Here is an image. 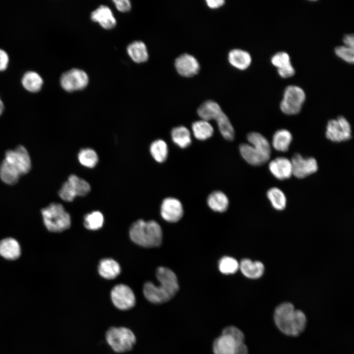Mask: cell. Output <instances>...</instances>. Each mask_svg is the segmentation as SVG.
I'll return each instance as SVG.
<instances>
[{
    "label": "cell",
    "mask_w": 354,
    "mask_h": 354,
    "mask_svg": "<svg viewBox=\"0 0 354 354\" xmlns=\"http://www.w3.org/2000/svg\"><path fill=\"white\" fill-rule=\"evenodd\" d=\"M156 275L159 285L156 286L149 281L145 283L143 293L148 301L159 304L171 300L178 292L179 285L176 275L167 267H159Z\"/></svg>",
    "instance_id": "1"
},
{
    "label": "cell",
    "mask_w": 354,
    "mask_h": 354,
    "mask_svg": "<svg viewBox=\"0 0 354 354\" xmlns=\"http://www.w3.org/2000/svg\"><path fill=\"white\" fill-rule=\"evenodd\" d=\"M274 319L279 329L290 336H297L304 330L306 324L305 314L300 310H295L290 302H284L275 309Z\"/></svg>",
    "instance_id": "2"
},
{
    "label": "cell",
    "mask_w": 354,
    "mask_h": 354,
    "mask_svg": "<svg viewBox=\"0 0 354 354\" xmlns=\"http://www.w3.org/2000/svg\"><path fill=\"white\" fill-rule=\"evenodd\" d=\"M247 139L250 144H242L239 146V151L243 159L253 166H261L266 163L271 154L268 140L256 132L248 133Z\"/></svg>",
    "instance_id": "3"
},
{
    "label": "cell",
    "mask_w": 354,
    "mask_h": 354,
    "mask_svg": "<svg viewBox=\"0 0 354 354\" xmlns=\"http://www.w3.org/2000/svg\"><path fill=\"white\" fill-rule=\"evenodd\" d=\"M129 236L134 243L148 248L159 246L162 239L161 228L154 220L135 221L130 226Z\"/></svg>",
    "instance_id": "4"
},
{
    "label": "cell",
    "mask_w": 354,
    "mask_h": 354,
    "mask_svg": "<svg viewBox=\"0 0 354 354\" xmlns=\"http://www.w3.org/2000/svg\"><path fill=\"white\" fill-rule=\"evenodd\" d=\"M198 115L203 120L216 121L219 129L223 137L231 141L234 138V129L228 118L215 102L207 100L204 102L197 110Z\"/></svg>",
    "instance_id": "5"
},
{
    "label": "cell",
    "mask_w": 354,
    "mask_h": 354,
    "mask_svg": "<svg viewBox=\"0 0 354 354\" xmlns=\"http://www.w3.org/2000/svg\"><path fill=\"white\" fill-rule=\"evenodd\" d=\"M41 213L44 224L50 232H61L70 226V216L60 204L52 203L42 208Z\"/></svg>",
    "instance_id": "6"
},
{
    "label": "cell",
    "mask_w": 354,
    "mask_h": 354,
    "mask_svg": "<svg viewBox=\"0 0 354 354\" xmlns=\"http://www.w3.org/2000/svg\"><path fill=\"white\" fill-rule=\"evenodd\" d=\"M106 340L111 348L117 353L130 351L136 341L133 332L125 327H111L106 332Z\"/></svg>",
    "instance_id": "7"
},
{
    "label": "cell",
    "mask_w": 354,
    "mask_h": 354,
    "mask_svg": "<svg viewBox=\"0 0 354 354\" xmlns=\"http://www.w3.org/2000/svg\"><path fill=\"white\" fill-rule=\"evenodd\" d=\"M305 92L300 87L291 85L285 88L280 104L283 113L288 115L298 114L305 100Z\"/></svg>",
    "instance_id": "8"
},
{
    "label": "cell",
    "mask_w": 354,
    "mask_h": 354,
    "mask_svg": "<svg viewBox=\"0 0 354 354\" xmlns=\"http://www.w3.org/2000/svg\"><path fill=\"white\" fill-rule=\"evenodd\" d=\"M351 126L347 119L339 116L336 119L329 120L326 126L325 135L327 139L334 142H341L350 140Z\"/></svg>",
    "instance_id": "9"
},
{
    "label": "cell",
    "mask_w": 354,
    "mask_h": 354,
    "mask_svg": "<svg viewBox=\"0 0 354 354\" xmlns=\"http://www.w3.org/2000/svg\"><path fill=\"white\" fill-rule=\"evenodd\" d=\"M88 77L82 70L73 68L63 73L60 78V84L66 91L72 92L84 89L88 85Z\"/></svg>",
    "instance_id": "10"
},
{
    "label": "cell",
    "mask_w": 354,
    "mask_h": 354,
    "mask_svg": "<svg viewBox=\"0 0 354 354\" xmlns=\"http://www.w3.org/2000/svg\"><path fill=\"white\" fill-rule=\"evenodd\" d=\"M4 160L16 169L21 175L27 174L31 169L30 156L23 146H19L13 150H7Z\"/></svg>",
    "instance_id": "11"
},
{
    "label": "cell",
    "mask_w": 354,
    "mask_h": 354,
    "mask_svg": "<svg viewBox=\"0 0 354 354\" xmlns=\"http://www.w3.org/2000/svg\"><path fill=\"white\" fill-rule=\"evenodd\" d=\"M111 297L113 304L121 310L133 308L136 303L135 295L128 286L124 284L115 286L111 291Z\"/></svg>",
    "instance_id": "12"
},
{
    "label": "cell",
    "mask_w": 354,
    "mask_h": 354,
    "mask_svg": "<svg viewBox=\"0 0 354 354\" xmlns=\"http://www.w3.org/2000/svg\"><path fill=\"white\" fill-rule=\"evenodd\" d=\"M291 161L293 175L298 178H303L315 173L318 169V163L313 157L305 158L299 153L293 156Z\"/></svg>",
    "instance_id": "13"
},
{
    "label": "cell",
    "mask_w": 354,
    "mask_h": 354,
    "mask_svg": "<svg viewBox=\"0 0 354 354\" xmlns=\"http://www.w3.org/2000/svg\"><path fill=\"white\" fill-rule=\"evenodd\" d=\"M183 209L180 202L174 198L165 199L161 206V215L166 221L174 223L178 221L182 217Z\"/></svg>",
    "instance_id": "14"
},
{
    "label": "cell",
    "mask_w": 354,
    "mask_h": 354,
    "mask_svg": "<svg viewBox=\"0 0 354 354\" xmlns=\"http://www.w3.org/2000/svg\"><path fill=\"white\" fill-rule=\"evenodd\" d=\"M175 67L181 76L190 77L197 74L200 70L198 61L193 56L184 54L176 59Z\"/></svg>",
    "instance_id": "15"
},
{
    "label": "cell",
    "mask_w": 354,
    "mask_h": 354,
    "mask_svg": "<svg viewBox=\"0 0 354 354\" xmlns=\"http://www.w3.org/2000/svg\"><path fill=\"white\" fill-rule=\"evenodd\" d=\"M271 174L279 180H285L293 175L291 161L285 157H278L271 160L268 165Z\"/></svg>",
    "instance_id": "16"
},
{
    "label": "cell",
    "mask_w": 354,
    "mask_h": 354,
    "mask_svg": "<svg viewBox=\"0 0 354 354\" xmlns=\"http://www.w3.org/2000/svg\"><path fill=\"white\" fill-rule=\"evenodd\" d=\"M244 343H237L231 335L221 334L216 338L212 344L214 354H235L236 348Z\"/></svg>",
    "instance_id": "17"
},
{
    "label": "cell",
    "mask_w": 354,
    "mask_h": 354,
    "mask_svg": "<svg viewBox=\"0 0 354 354\" xmlns=\"http://www.w3.org/2000/svg\"><path fill=\"white\" fill-rule=\"evenodd\" d=\"M90 18L93 21L98 23L105 29H111L114 28L117 24L111 10L106 5H100L92 11Z\"/></svg>",
    "instance_id": "18"
},
{
    "label": "cell",
    "mask_w": 354,
    "mask_h": 354,
    "mask_svg": "<svg viewBox=\"0 0 354 354\" xmlns=\"http://www.w3.org/2000/svg\"><path fill=\"white\" fill-rule=\"evenodd\" d=\"M239 268L245 277L252 279L260 278L265 271V266L262 262L252 261L249 259H242L239 264Z\"/></svg>",
    "instance_id": "19"
},
{
    "label": "cell",
    "mask_w": 354,
    "mask_h": 354,
    "mask_svg": "<svg viewBox=\"0 0 354 354\" xmlns=\"http://www.w3.org/2000/svg\"><path fill=\"white\" fill-rule=\"evenodd\" d=\"M20 244L15 239L7 237L0 241V255L8 260H15L21 255Z\"/></svg>",
    "instance_id": "20"
},
{
    "label": "cell",
    "mask_w": 354,
    "mask_h": 354,
    "mask_svg": "<svg viewBox=\"0 0 354 354\" xmlns=\"http://www.w3.org/2000/svg\"><path fill=\"white\" fill-rule=\"evenodd\" d=\"M228 59L232 65L241 70L247 69L252 61L251 57L247 52L237 49L229 52Z\"/></svg>",
    "instance_id": "21"
},
{
    "label": "cell",
    "mask_w": 354,
    "mask_h": 354,
    "mask_svg": "<svg viewBox=\"0 0 354 354\" xmlns=\"http://www.w3.org/2000/svg\"><path fill=\"white\" fill-rule=\"evenodd\" d=\"M23 87L30 92H37L40 90L43 84L42 77L34 71L25 72L21 79Z\"/></svg>",
    "instance_id": "22"
},
{
    "label": "cell",
    "mask_w": 354,
    "mask_h": 354,
    "mask_svg": "<svg viewBox=\"0 0 354 354\" xmlns=\"http://www.w3.org/2000/svg\"><path fill=\"white\" fill-rule=\"evenodd\" d=\"M99 274L106 279H113L120 272V267L118 262L112 259H102L98 265Z\"/></svg>",
    "instance_id": "23"
},
{
    "label": "cell",
    "mask_w": 354,
    "mask_h": 354,
    "mask_svg": "<svg viewBox=\"0 0 354 354\" xmlns=\"http://www.w3.org/2000/svg\"><path fill=\"white\" fill-rule=\"evenodd\" d=\"M292 139V135L289 130L279 129L276 131L273 136L272 145L276 150L285 152L288 150Z\"/></svg>",
    "instance_id": "24"
},
{
    "label": "cell",
    "mask_w": 354,
    "mask_h": 354,
    "mask_svg": "<svg viewBox=\"0 0 354 354\" xmlns=\"http://www.w3.org/2000/svg\"><path fill=\"white\" fill-rule=\"evenodd\" d=\"M207 202L209 207L214 211L223 212L229 206L227 196L220 191H215L208 197Z\"/></svg>",
    "instance_id": "25"
},
{
    "label": "cell",
    "mask_w": 354,
    "mask_h": 354,
    "mask_svg": "<svg viewBox=\"0 0 354 354\" xmlns=\"http://www.w3.org/2000/svg\"><path fill=\"white\" fill-rule=\"evenodd\" d=\"M127 51L128 55L133 61L137 63L146 61L148 54L146 45L142 41H136L130 44Z\"/></svg>",
    "instance_id": "26"
},
{
    "label": "cell",
    "mask_w": 354,
    "mask_h": 354,
    "mask_svg": "<svg viewBox=\"0 0 354 354\" xmlns=\"http://www.w3.org/2000/svg\"><path fill=\"white\" fill-rule=\"evenodd\" d=\"M21 175L10 164L3 160L0 165V177L5 183L13 185L17 183Z\"/></svg>",
    "instance_id": "27"
},
{
    "label": "cell",
    "mask_w": 354,
    "mask_h": 354,
    "mask_svg": "<svg viewBox=\"0 0 354 354\" xmlns=\"http://www.w3.org/2000/svg\"><path fill=\"white\" fill-rule=\"evenodd\" d=\"M171 137L173 141L180 148H185L191 143L190 133L183 126L174 128L171 131Z\"/></svg>",
    "instance_id": "28"
},
{
    "label": "cell",
    "mask_w": 354,
    "mask_h": 354,
    "mask_svg": "<svg viewBox=\"0 0 354 354\" xmlns=\"http://www.w3.org/2000/svg\"><path fill=\"white\" fill-rule=\"evenodd\" d=\"M77 158L82 166L89 169L94 168L98 162L97 153L90 148L81 149L78 152Z\"/></svg>",
    "instance_id": "29"
},
{
    "label": "cell",
    "mask_w": 354,
    "mask_h": 354,
    "mask_svg": "<svg viewBox=\"0 0 354 354\" xmlns=\"http://www.w3.org/2000/svg\"><path fill=\"white\" fill-rule=\"evenodd\" d=\"M192 129L195 137L199 140H205L213 134V129L207 121L200 120L192 123Z\"/></svg>",
    "instance_id": "30"
},
{
    "label": "cell",
    "mask_w": 354,
    "mask_h": 354,
    "mask_svg": "<svg viewBox=\"0 0 354 354\" xmlns=\"http://www.w3.org/2000/svg\"><path fill=\"white\" fill-rule=\"evenodd\" d=\"M272 207L277 210H282L286 207L287 199L284 192L279 188L272 187L266 193Z\"/></svg>",
    "instance_id": "31"
},
{
    "label": "cell",
    "mask_w": 354,
    "mask_h": 354,
    "mask_svg": "<svg viewBox=\"0 0 354 354\" xmlns=\"http://www.w3.org/2000/svg\"><path fill=\"white\" fill-rule=\"evenodd\" d=\"M67 181L72 187L77 196H85L88 194L91 190L89 183L85 179L72 174L70 175Z\"/></svg>",
    "instance_id": "32"
},
{
    "label": "cell",
    "mask_w": 354,
    "mask_h": 354,
    "mask_svg": "<svg viewBox=\"0 0 354 354\" xmlns=\"http://www.w3.org/2000/svg\"><path fill=\"white\" fill-rule=\"evenodd\" d=\"M149 151L153 159L159 163L164 162L168 156L167 145L166 142L162 140L153 141L150 146Z\"/></svg>",
    "instance_id": "33"
},
{
    "label": "cell",
    "mask_w": 354,
    "mask_h": 354,
    "mask_svg": "<svg viewBox=\"0 0 354 354\" xmlns=\"http://www.w3.org/2000/svg\"><path fill=\"white\" fill-rule=\"evenodd\" d=\"M103 222V215L98 211L91 212L84 217V225L86 229L94 231L100 229Z\"/></svg>",
    "instance_id": "34"
},
{
    "label": "cell",
    "mask_w": 354,
    "mask_h": 354,
    "mask_svg": "<svg viewBox=\"0 0 354 354\" xmlns=\"http://www.w3.org/2000/svg\"><path fill=\"white\" fill-rule=\"evenodd\" d=\"M218 267L220 272L223 274H234L238 270L239 264L236 259L225 256L219 261Z\"/></svg>",
    "instance_id": "35"
},
{
    "label": "cell",
    "mask_w": 354,
    "mask_h": 354,
    "mask_svg": "<svg viewBox=\"0 0 354 354\" xmlns=\"http://www.w3.org/2000/svg\"><path fill=\"white\" fill-rule=\"evenodd\" d=\"M335 54L345 61L353 63L354 60V49L344 46L336 47L335 49Z\"/></svg>",
    "instance_id": "36"
},
{
    "label": "cell",
    "mask_w": 354,
    "mask_h": 354,
    "mask_svg": "<svg viewBox=\"0 0 354 354\" xmlns=\"http://www.w3.org/2000/svg\"><path fill=\"white\" fill-rule=\"evenodd\" d=\"M271 62L277 69L285 67L291 64L289 55L285 52H279L276 53L272 57Z\"/></svg>",
    "instance_id": "37"
},
{
    "label": "cell",
    "mask_w": 354,
    "mask_h": 354,
    "mask_svg": "<svg viewBox=\"0 0 354 354\" xmlns=\"http://www.w3.org/2000/svg\"><path fill=\"white\" fill-rule=\"evenodd\" d=\"M59 195L62 200L68 202L73 201L77 197L72 187L67 180L63 183L59 191Z\"/></svg>",
    "instance_id": "38"
},
{
    "label": "cell",
    "mask_w": 354,
    "mask_h": 354,
    "mask_svg": "<svg viewBox=\"0 0 354 354\" xmlns=\"http://www.w3.org/2000/svg\"><path fill=\"white\" fill-rule=\"evenodd\" d=\"M222 334L232 336L237 343H243L244 341V334L239 328L235 326L231 325L225 327L222 330Z\"/></svg>",
    "instance_id": "39"
},
{
    "label": "cell",
    "mask_w": 354,
    "mask_h": 354,
    "mask_svg": "<svg viewBox=\"0 0 354 354\" xmlns=\"http://www.w3.org/2000/svg\"><path fill=\"white\" fill-rule=\"evenodd\" d=\"M279 75L283 78H288L295 75V70L292 64L285 67L277 69Z\"/></svg>",
    "instance_id": "40"
},
{
    "label": "cell",
    "mask_w": 354,
    "mask_h": 354,
    "mask_svg": "<svg viewBox=\"0 0 354 354\" xmlns=\"http://www.w3.org/2000/svg\"><path fill=\"white\" fill-rule=\"evenodd\" d=\"M117 8L121 12H127L131 9V3L128 0H113Z\"/></svg>",
    "instance_id": "41"
},
{
    "label": "cell",
    "mask_w": 354,
    "mask_h": 354,
    "mask_svg": "<svg viewBox=\"0 0 354 354\" xmlns=\"http://www.w3.org/2000/svg\"><path fill=\"white\" fill-rule=\"evenodd\" d=\"M9 58L8 54L0 48V71L5 70L8 65Z\"/></svg>",
    "instance_id": "42"
},
{
    "label": "cell",
    "mask_w": 354,
    "mask_h": 354,
    "mask_svg": "<svg viewBox=\"0 0 354 354\" xmlns=\"http://www.w3.org/2000/svg\"><path fill=\"white\" fill-rule=\"evenodd\" d=\"M343 41L345 44V46L354 49V38L353 34H348L345 35L343 38Z\"/></svg>",
    "instance_id": "43"
},
{
    "label": "cell",
    "mask_w": 354,
    "mask_h": 354,
    "mask_svg": "<svg viewBox=\"0 0 354 354\" xmlns=\"http://www.w3.org/2000/svg\"><path fill=\"white\" fill-rule=\"evenodd\" d=\"M206 2L209 7L217 8L222 6L225 3V1L223 0H207Z\"/></svg>",
    "instance_id": "44"
},
{
    "label": "cell",
    "mask_w": 354,
    "mask_h": 354,
    "mask_svg": "<svg viewBox=\"0 0 354 354\" xmlns=\"http://www.w3.org/2000/svg\"><path fill=\"white\" fill-rule=\"evenodd\" d=\"M248 348L246 345L243 343L236 348L235 354H248Z\"/></svg>",
    "instance_id": "45"
},
{
    "label": "cell",
    "mask_w": 354,
    "mask_h": 354,
    "mask_svg": "<svg viewBox=\"0 0 354 354\" xmlns=\"http://www.w3.org/2000/svg\"><path fill=\"white\" fill-rule=\"evenodd\" d=\"M4 107L3 103L0 97V116L2 114L3 110H4Z\"/></svg>",
    "instance_id": "46"
}]
</instances>
